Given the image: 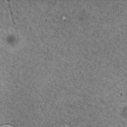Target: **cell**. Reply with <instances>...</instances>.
Returning <instances> with one entry per match:
<instances>
[{
	"mask_svg": "<svg viewBox=\"0 0 127 127\" xmlns=\"http://www.w3.org/2000/svg\"><path fill=\"white\" fill-rule=\"evenodd\" d=\"M8 6H9V9L10 11V14H11V16H12V20L13 22V24H14V26H15V28L16 30V26L15 23V21H14V18H13V13L12 10H11V6H10V4L9 3V2H8Z\"/></svg>",
	"mask_w": 127,
	"mask_h": 127,
	"instance_id": "6da1fadb",
	"label": "cell"
}]
</instances>
